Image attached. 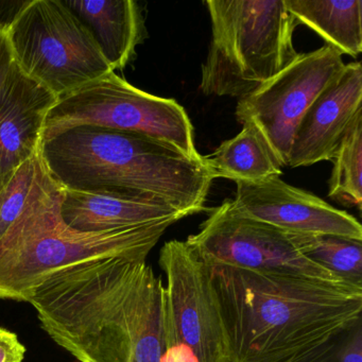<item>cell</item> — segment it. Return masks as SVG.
Instances as JSON below:
<instances>
[{
  "label": "cell",
  "mask_w": 362,
  "mask_h": 362,
  "mask_svg": "<svg viewBox=\"0 0 362 362\" xmlns=\"http://www.w3.org/2000/svg\"><path fill=\"white\" fill-rule=\"evenodd\" d=\"M344 66L342 54L329 45L298 54L270 81L239 99L235 112L237 120L251 124L279 166H288L292 141L303 116Z\"/></svg>",
  "instance_id": "obj_10"
},
{
  "label": "cell",
  "mask_w": 362,
  "mask_h": 362,
  "mask_svg": "<svg viewBox=\"0 0 362 362\" xmlns=\"http://www.w3.org/2000/svg\"><path fill=\"white\" fill-rule=\"evenodd\" d=\"M206 266L233 362H321L359 325L362 286Z\"/></svg>",
  "instance_id": "obj_2"
},
{
  "label": "cell",
  "mask_w": 362,
  "mask_h": 362,
  "mask_svg": "<svg viewBox=\"0 0 362 362\" xmlns=\"http://www.w3.org/2000/svg\"><path fill=\"white\" fill-rule=\"evenodd\" d=\"M361 110V63L351 62L303 116L292 141L288 166L296 168L332 160Z\"/></svg>",
  "instance_id": "obj_12"
},
{
  "label": "cell",
  "mask_w": 362,
  "mask_h": 362,
  "mask_svg": "<svg viewBox=\"0 0 362 362\" xmlns=\"http://www.w3.org/2000/svg\"><path fill=\"white\" fill-rule=\"evenodd\" d=\"M27 303L78 361H162L164 281L146 260L67 267L35 288Z\"/></svg>",
  "instance_id": "obj_1"
},
{
  "label": "cell",
  "mask_w": 362,
  "mask_h": 362,
  "mask_svg": "<svg viewBox=\"0 0 362 362\" xmlns=\"http://www.w3.org/2000/svg\"><path fill=\"white\" fill-rule=\"evenodd\" d=\"M204 158L214 179L252 183L281 175V167L251 124H243L239 134Z\"/></svg>",
  "instance_id": "obj_17"
},
{
  "label": "cell",
  "mask_w": 362,
  "mask_h": 362,
  "mask_svg": "<svg viewBox=\"0 0 362 362\" xmlns=\"http://www.w3.org/2000/svg\"><path fill=\"white\" fill-rule=\"evenodd\" d=\"M79 126H96L143 135L202 160L194 145V126L173 99L144 92L109 74L58 99L48 111L43 139Z\"/></svg>",
  "instance_id": "obj_6"
},
{
  "label": "cell",
  "mask_w": 362,
  "mask_h": 362,
  "mask_svg": "<svg viewBox=\"0 0 362 362\" xmlns=\"http://www.w3.org/2000/svg\"><path fill=\"white\" fill-rule=\"evenodd\" d=\"M362 241L311 235L306 256L342 281L362 286Z\"/></svg>",
  "instance_id": "obj_19"
},
{
  "label": "cell",
  "mask_w": 362,
  "mask_h": 362,
  "mask_svg": "<svg viewBox=\"0 0 362 362\" xmlns=\"http://www.w3.org/2000/svg\"><path fill=\"white\" fill-rule=\"evenodd\" d=\"M62 194L44 167L28 204L0 238V298L27 302L47 277L74 264L110 257L146 260L173 226L77 232L61 219Z\"/></svg>",
  "instance_id": "obj_4"
},
{
  "label": "cell",
  "mask_w": 362,
  "mask_h": 362,
  "mask_svg": "<svg viewBox=\"0 0 362 362\" xmlns=\"http://www.w3.org/2000/svg\"><path fill=\"white\" fill-rule=\"evenodd\" d=\"M298 24L315 31L326 45L347 56L362 52V0H284Z\"/></svg>",
  "instance_id": "obj_16"
},
{
  "label": "cell",
  "mask_w": 362,
  "mask_h": 362,
  "mask_svg": "<svg viewBox=\"0 0 362 362\" xmlns=\"http://www.w3.org/2000/svg\"><path fill=\"white\" fill-rule=\"evenodd\" d=\"M328 197L346 207L362 204V110L358 112L332 160Z\"/></svg>",
  "instance_id": "obj_18"
},
{
  "label": "cell",
  "mask_w": 362,
  "mask_h": 362,
  "mask_svg": "<svg viewBox=\"0 0 362 362\" xmlns=\"http://www.w3.org/2000/svg\"><path fill=\"white\" fill-rule=\"evenodd\" d=\"M43 169L39 153L21 166L0 189V238L28 204Z\"/></svg>",
  "instance_id": "obj_20"
},
{
  "label": "cell",
  "mask_w": 362,
  "mask_h": 362,
  "mask_svg": "<svg viewBox=\"0 0 362 362\" xmlns=\"http://www.w3.org/2000/svg\"><path fill=\"white\" fill-rule=\"evenodd\" d=\"M29 0H0V29L8 30Z\"/></svg>",
  "instance_id": "obj_23"
},
{
  "label": "cell",
  "mask_w": 362,
  "mask_h": 362,
  "mask_svg": "<svg viewBox=\"0 0 362 362\" xmlns=\"http://www.w3.org/2000/svg\"><path fill=\"white\" fill-rule=\"evenodd\" d=\"M311 235L296 234L239 215L226 199L209 209L185 241L206 264L255 271H281L320 281H345L306 256Z\"/></svg>",
  "instance_id": "obj_9"
},
{
  "label": "cell",
  "mask_w": 362,
  "mask_h": 362,
  "mask_svg": "<svg viewBox=\"0 0 362 362\" xmlns=\"http://www.w3.org/2000/svg\"><path fill=\"white\" fill-rule=\"evenodd\" d=\"M14 63L16 62L8 40L7 30L0 29V93L11 75Z\"/></svg>",
  "instance_id": "obj_22"
},
{
  "label": "cell",
  "mask_w": 362,
  "mask_h": 362,
  "mask_svg": "<svg viewBox=\"0 0 362 362\" xmlns=\"http://www.w3.org/2000/svg\"><path fill=\"white\" fill-rule=\"evenodd\" d=\"M211 41L200 90L207 96L255 92L298 58L296 21L284 0H207Z\"/></svg>",
  "instance_id": "obj_5"
},
{
  "label": "cell",
  "mask_w": 362,
  "mask_h": 362,
  "mask_svg": "<svg viewBox=\"0 0 362 362\" xmlns=\"http://www.w3.org/2000/svg\"><path fill=\"white\" fill-rule=\"evenodd\" d=\"M341 362H362L361 330L359 326L355 336L349 341L341 354Z\"/></svg>",
  "instance_id": "obj_24"
},
{
  "label": "cell",
  "mask_w": 362,
  "mask_h": 362,
  "mask_svg": "<svg viewBox=\"0 0 362 362\" xmlns=\"http://www.w3.org/2000/svg\"><path fill=\"white\" fill-rule=\"evenodd\" d=\"M40 158L62 189L158 199L185 217L206 211L214 177L194 160L152 139L96 126H79L43 139Z\"/></svg>",
  "instance_id": "obj_3"
},
{
  "label": "cell",
  "mask_w": 362,
  "mask_h": 362,
  "mask_svg": "<svg viewBox=\"0 0 362 362\" xmlns=\"http://www.w3.org/2000/svg\"><path fill=\"white\" fill-rule=\"evenodd\" d=\"M58 98L14 63L0 93V189L40 153L48 111Z\"/></svg>",
  "instance_id": "obj_13"
},
{
  "label": "cell",
  "mask_w": 362,
  "mask_h": 362,
  "mask_svg": "<svg viewBox=\"0 0 362 362\" xmlns=\"http://www.w3.org/2000/svg\"><path fill=\"white\" fill-rule=\"evenodd\" d=\"M26 355L18 334L0 327V362H23Z\"/></svg>",
  "instance_id": "obj_21"
},
{
  "label": "cell",
  "mask_w": 362,
  "mask_h": 362,
  "mask_svg": "<svg viewBox=\"0 0 362 362\" xmlns=\"http://www.w3.org/2000/svg\"><path fill=\"white\" fill-rule=\"evenodd\" d=\"M236 185L232 206L239 215L296 234L362 241V226L354 216L289 185L279 175Z\"/></svg>",
  "instance_id": "obj_11"
},
{
  "label": "cell",
  "mask_w": 362,
  "mask_h": 362,
  "mask_svg": "<svg viewBox=\"0 0 362 362\" xmlns=\"http://www.w3.org/2000/svg\"><path fill=\"white\" fill-rule=\"evenodd\" d=\"M60 216L65 226L97 233L145 224H175L185 215L158 199L130 198L63 189Z\"/></svg>",
  "instance_id": "obj_14"
},
{
  "label": "cell",
  "mask_w": 362,
  "mask_h": 362,
  "mask_svg": "<svg viewBox=\"0 0 362 362\" xmlns=\"http://www.w3.org/2000/svg\"><path fill=\"white\" fill-rule=\"evenodd\" d=\"M158 264L166 277L160 362H233L206 264L181 240L163 245Z\"/></svg>",
  "instance_id": "obj_8"
},
{
  "label": "cell",
  "mask_w": 362,
  "mask_h": 362,
  "mask_svg": "<svg viewBox=\"0 0 362 362\" xmlns=\"http://www.w3.org/2000/svg\"><path fill=\"white\" fill-rule=\"evenodd\" d=\"M92 33L112 71L132 62L147 37L143 11L133 0H63Z\"/></svg>",
  "instance_id": "obj_15"
},
{
  "label": "cell",
  "mask_w": 362,
  "mask_h": 362,
  "mask_svg": "<svg viewBox=\"0 0 362 362\" xmlns=\"http://www.w3.org/2000/svg\"><path fill=\"white\" fill-rule=\"evenodd\" d=\"M7 35L21 71L58 99L113 73L92 33L63 0H29Z\"/></svg>",
  "instance_id": "obj_7"
}]
</instances>
